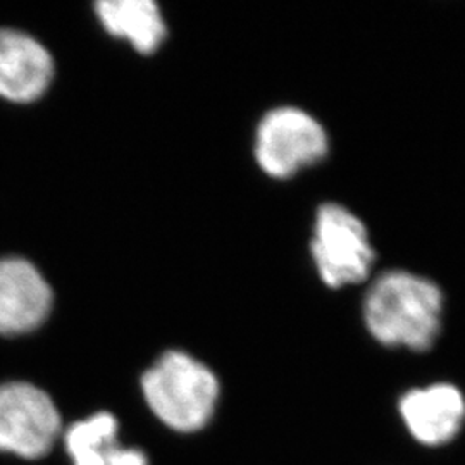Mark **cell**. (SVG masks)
I'll return each instance as SVG.
<instances>
[{
	"instance_id": "obj_1",
	"label": "cell",
	"mask_w": 465,
	"mask_h": 465,
	"mask_svg": "<svg viewBox=\"0 0 465 465\" xmlns=\"http://www.w3.org/2000/svg\"><path fill=\"white\" fill-rule=\"evenodd\" d=\"M441 290L407 271L381 274L364 302L367 330L386 347L431 349L441 330Z\"/></svg>"
},
{
	"instance_id": "obj_2",
	"label": "cell",
	"mask_w": 465,
	"mask_h": 465,
	"mask_svg": "<svg viewBox=\"0 0 465 465\" xmlns=\"http://www.w3.org/2000/svg\"><path fill=\"white\" fill-rule=\"evenodd\" d=\"M142 391L152 414L178 432L203 430L216 412V374L184 351H166L142 378Z\"/></svg>"
},
{
	"instance_id": "obj_3",
	"label": "cell",
	"mask_w": 465,
	"mask_h": 465,
	"mask_svg": "<svg viewBox=\"0 0 465 465\" xmlns=\"http://www.w3.org/2000/svg\"><path fill=\"white\" fill-rule=\"evenodd\" d=\"M61 432L59 409L44 390L30 382L0 386V451L40 459L54 449Z\"/></svg>"
},
{
	"instance_id": "obj_4",
	"label": "cell",
	"mask_w": 465,
	"mask_h": 465,
	"mask_svg": "<svg viewBox=\"0 0 465 465\" xmlns=\"http://www.w3.org/2000/svg\"><path fill=\"white\" fill-rule=\"evenodd\" d=\"M312 257L322 282L332 288L364 282L374 262L364 223L341 205H322L317 213Z\"/></svg>"
},
{
	"instance_id": "obj_5",
	"label": "cell",
	"mask_w": 465,
	"mask_h": 465,
	"mask_svg": "<svg viewBox=\"0 0 465 465\" xmlns=\"http://www.w3.org/2000/svg\"><path fill=\"white\" fill-rule=\"evenodd\" d=\"M326 152L324 128L300 109H274L259 126L255 155L261 167L274 178L295 174L300 167L321 161Z\"/></svg>"
},
{
	"instance_id": "obj_6",
	"label": "cell",
	"mask_w": 465,
	"mask_h": 465,
	"mask_svg": "<svg viewBox=\"0 0 465 465\" xmlns=\"http://www.w3.org/2000/svg\"><path fill=\"white\" fill-rule=\"evenodd\" d=\"M52 307V290L40 271L19 257L0 259V334L36 330Z\"/></svg>"
},
{
	"instance_id": "obj_7",
	"label": "cell",
	"mask_w": 465,
	"mask_h": 465,
	"mask_svg": "<svg viewBox=\"0 0 465 465\" xmlns=\"http://www.w3.org/2000/svg\"><path fill=\"white\" fill-rule=\"evenodd\" d=\"M399 409L412 438L428 447L450 443L465 422L464 395L449 382L407 391Z\"/></svg>"
},
{
	"instance_id": "obj_8",
	"label": "cell",
	"mask_w": 465,
	"mask_h": 465,
	"mask_svg": "<svg viewBox=\"0 0 465 465\" xmlns=\"http://www.w3.org/2000/svg\"><path fill=\"white\" fill-rule=\"evenodd\" d=\"M54 76L49 52L30 35L0 30V97L26 104L42 97Z\"/></svg>"
},
{
	"instance_id": "obj_9",
	"label": "cell",
	"mask_w": 465,
	"mask_h": 465,
	"mask_svg": "<svg viewBox=\"0 0 465 465\" xmlns=\"http://www.w3.org/2000/svg\"><path fill=\"white\" fill-rule=\"evenodd\" d=\"M64 447L73 465H149L143 450L121 445L119 424L111 412H95L71 424Z\"/></svg>"
},
{
	"instance_id": "obj_10",
	"label": "cell",
	"mask_w": 465,
	"mask_h": 465,
	"mask_svg": "<svg viewBox=\"0 0 465 465\" xmlns=\"http://www.w3.org/2000/svg\"><path fill=\"white\" fill-rule=\"evenodd\" d=\"M97 15L105 30L126 38L142 54H152L166 38V25L152 0H102Z\"/></svg>"
}]
</instances>
